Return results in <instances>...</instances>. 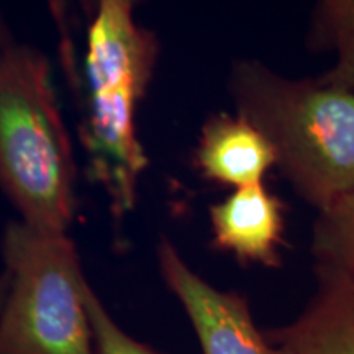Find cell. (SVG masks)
<instances>
[{"label":"cell","instance_id":"6da1fadb","mask_svg":"<svg viewBox=\"0 0 354 354\" xmlns=\"http://www.w3.org/2000/svg\"><path fill=\"white\" fill-rule=\"evenodd\" d=\"M236 113L263 133L284 179L318 212L354 190V92L287 79L256 59L233 63Z\"/></svg>","mask_w":354,"mask_h":354},{"label":"cell","instance_id":"7a4b0ae2","mask_svg":"<svg viewBox=\"0 0 354 354\" xmlns=\"http://www.w3.org/2000/svg\"><path fill=\"white\" fill-rule=\"evenodd\" d=\"M0 180L38 232L66 234L74 220L76 166L53 88L50 63L37 48L2 35Z\"/></svg>","mask_w":354,"mask_h":354},{"label":"cell","instance_id":"3957f363","mask_svg":"<svg viewBox=\"0 0 354 354\" xmlns=\"http://www.w3.org/2000/svg\"><path fill=\"white\" fill-rule=\"evenodd\" d=\"M158 51L154 33L136 24L131 2L102 0L87 30L81 141L91 174L109 194L115 216L133 209L148 165L136 133V112Z\"/></svg>","mask_w":354,"mask_h":354},{"label":"cell","instance_id":"277c9868","mask_svg":"<svg viewBox=\"0 0 354 354\" xmlns=\"http://www.w3.org/2000/svg\"><path fill=\"white\" fill-rule=\"evenodd\" d=\"M2 253L7 297L0 354H95L74 243L66 234L12 221Z\"/></svg>","mask_w":354,"mask_h":354},{"label":"cell","instance_id":"5b68a950","mask_svg":"<svg viewBox=\"0 0 354 354\" xmlns=\"http://www.w3.org/2000/svg\"><path fill=\"white\" fill-rule=\"evenodd\" d=\"M158 263L162 281L183 305L203 354H281L268 335L258 330L248 300L203 281L167 238L158 245Z\"/></svg>","mask_w":354,"mask_h":354},{"label":"cell","instance_id":"8992f818","mask_svg":"<svg viewBox=\"0 0 354 354\" xmlns=\"http://www.w3.org/2000/svg\"><path fill=\"white\" fill-rule=\"evenodd\" d=\"M214 245L241 264L281 268L279 248L284 245V203L263 183L236 189L210 207Z\"/></svg>","mask_w":354,"mask_h":354},{"label":"cell","instance_id":"52a82bcc","mask_svg":"<svg viewBox=\"0 0 354 354\" xmlns=\"http://www.w3.org/2000/svg\"><path fill=\"white\" fill-rule=\"evenodd\" d=\"M315 276L304 312L266 335L281 354H354V277L320 268Z\"/></svg>","mask_w":354,"mask_h":354},{"label":"cell","instance_id":"ba28073f","mask_svg":"<svg viewBox=\"0 0 354 354\" xmlns=\"http://www.w3.org/2000/svg\"><path fill=\"white\" fill-rule=\"evenodd\" d=\"M196 165L205 179L236 189L263 183L277 154L269 140L241 115L214 113L202 127Z\"/></svg>","mask_w":354,"mask_h":354},{"label":"cell","instance_id":"9c48e42d","mask_svg":"<svg viewBox=\"0 0 354 354\" xmlns=\"http://www.w3.org/2000/svg\"><path fill=\"white\" fill-rule=\"evenodd\" d=\"M310 251L315 268L354 277V190L318 212Z\"/></svg>","mask_w":354,"mask_h":354},{"label":"cell","instance_id":"30bf717a","mask_svg":"<svg viewBox=\"0 0 354 354\" xmlns=\"http://www.w3.org/2000/svg\"><path fill=\"white\" fill-rule=\"evenodd\" d=\"M354 41V0H325L313 8L307 35L312 51H339Z\"/></svg>","mask_w":354,"mask_h":354},{"label":"cell","instance_id":"8fae6325","mask_svg":"<svg viewBox=\"0 0 354 354\" xmlns=\"http://www.w3.org/2000/svg\"><path fill=\"white\" fill-rule=\"evenodd\" d=\"M84 300L92 326L95 354H159L153 348L133 339L115 323L87 281L84 284Z\"/></svg>","mask_w":354,"mask_h":354},{"label":"cell","instance_id":"7c38bea8","mask_svg":"<svg viewBox=\"0 0 354 354\" xmlns=\"http://www.w3.org/2000/svg\"><path fill=\"white\" fill-rule=\"evenodd\" d=\"M322 82L354 92V41L338 53L335 66L318 77Z\"/></svg>","mask_w":354,"mask_h":354}]
</instances>
